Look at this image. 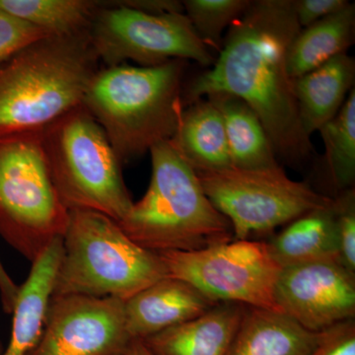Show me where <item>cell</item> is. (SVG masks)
<instances>
[{
	"instance_id": "obj_1",
	"label": "cell",
	"mask_w": 355,
	"mask_h": 355,
	"mask_svg": "<svg viewBox=\"0 0 355 355\" xmlns=\"http://www.w3.org/2000/svg\"><path fill=\"white\" fill-rule=\"evenodd\" d=\"M293 0H254L229 27L218 58L187 90L186 102L225 93L256 112L275 154L291 162L313 151L299 119L287 51L300 31ZM187 105V106H188Z\"/></svg>"
},
{
	"instance_id": "obj_2",
	"label": "cell",
	"mask_w": 355,
	"mask_h": 355,
	"mask_svg": "<svg viewBox=\"0 0 355 355\" xmlns=\"http://www.w3.org/2000/svg\"><path fill=\"white\" fill-rule=\"evenodd\" d=\"M88 31L46 37L2 64L0 139L43 130L83 104L100 69Z\"/></svg>"
},
{
	"instance_id": "obj_3",
	"label": "cell",
	"mask_w": 355,
	"mask_h": 355,
	"mask_svg": "<svg viewBox=\"0 0 355 355\" xmlns=\"http://www.w3.org/2000/svg\"><path fill=\"white\" fill-rule=\"evenodd\" d=\"M184 60L155 67L120 64L99 69L83 105L101 125L121 163L176 135L184 101Z\"/></svg>"
},
{
	"instance_id": "obj_4",
	"label": "cell",
	"mask_w": 355,
	"mask_h": 355,
	"mask_svg": "<svg viewBox=\"0 0 355 355\" xmlns=\"http://www.w3.org/2000/svg\"><path fill=\"white\" fill-rule=\"evenodd\" d=\"M146 195L118 222L137 245L154 253L191 252L233 240L232 227L205 195L197 172L171 139L149 150Z\"/></svg>"
},
{
	"instance_id": "obj_5",
	"label": "cell",
	"mask_w": 355,
	"mask_h": 355,
	"mask_svg": "<svg viewBox=\"0 0 355 355\" xmlns=\"http://www.w3.org/2000/svg\"><path fill=\"white\" fill-rule=\"evenodd\" d=\"M167 275L160 256L133 242L118 222L91 210H69L53 296L125 301Z\"/></svg>"
},
{
	"instance_id": "obj_6",
	"label": "cell",
	"mask_w": 355,
	"mask_h": 355,
	"mask_svg": "<svg viewBox=\"0 0 355 355\" xmlns=\"http://www.w3.org/2000/svg\"><path fill=\"white\" fill-rule=\"evenodd\" d=\"M51 180L69 210L99 212L119 222L133 202L121 161L92 114L79 105L41 130Z\"/></svg>"
},
{
	"instance_id": "obj_7",
	"label": "cell",
	"mask_w": 355,
	"mask_h": 355,
	"mask_svg": "<svg viewBox=\"0 0 355 355\" xmlns=\"http://www.w3.org/2000/svg\"><path fill=\"white\" fill-rule=\"evenodd\" d=\"M41 130L0 139V234L31 261L64 236L69 217L51 180Z\"/></svg>"
},
{
	"instance_id": "obj_8",
	"label": "cell",
	"mask_w": 355,
	"mask_h": 355,
	"mask_svg": "<svg viewBox=\"0 0 355 355\" xmlns=\"http://www.w3.org/2000/svg\"><path fill=\"white\" fill-rule=\"evenodd\" d=\"M196 172L210 202L230 222L234 240L270 232L333 202L309 184L291 179L279 164Z\"/></svg>"
},
{
	"instance_id": "obj_9",
	"label": "cell",
	"mask_w": 355,
	"mask_h": 355,
	"mask_svg": "<svg viewBox=\"0 0 355 355\" xmlns=\"http://www.w3.org/2000/svg\"><path fill=\"white\" fill-rule=\"evenodd\" d=\"M88 34L98 60L106 67L128 60L139 67H155L173 60L211 67L216 60L184 13L155 15L121 1H103Z\"/></svg>"
},
{
	"instance_id": "obj_10",
	"label": "cell",
	"mask_w": 355,
	"mask_h": 355,
	"mask_svg": "<svg viewBox=\"0 0 355 355\" xmlns=\"http://www.w3.org/2000/svg\"><path fill=\"white\" fill-rule=\"evenodd\" d=\"M168 275L189 282L217 303L282 312L275 286L282 266L266 242L231 240L191 252H161Z\"/></svg>"
},
{
	"instance_id": "obj_11",
	"label": "cell",
	"mask_w": 355,
	"mask_h": 355,
	"mask_svg": "<svg viewBox=\"0 0 355 355\" xmlns=\"http://www.w3.org/2000/svg\"><path fill=\"white\" fill-rule=\"evenodd\" d=\"M125 301L53 296L43 334L27 355H125L130 340Z\"/></svg>"
},
{
	"instance_id": "obj_12",
	"label": "cell",
	"mask_w": 355,
	"mask_h": 355,
	"mask_svg": "<svg viewBox=\"0 0 355 355\" xmlns=\"http://www.w3.org/2000/svg\"><path fill=\"white\" fill-rule=\"evenodd\" d=\"M275 300L280 311L312 333L355 316V275L336 260L286 266L280 272Z\"/></svg>"
},
{
	"instance_id": "obj_13",
	"label": "cell",
	"mask_w": 355,
	"mask_h": 355,
	"mask_svg": "<svg viewBox=\"0 0 355 355\" xmlns=\"http://www.w3.org/2000/svg\"><path fill=\"white\" fill-rule=\"evenodd\" d=\"M217 304L189 282L167 275L125 301V328L130 340H142Z\"/></svg>"
},
{
	"instance_id": "obj_14",
	"label": "cell",
	"mask_w": 355,
	"mask_h": 355,
	"mask_svg": "<svg viewBox=\"0 0 355 355\" xmlns=\"http://www.w3.org/2000/svg\"><path fill=\"white\" fill-rule=\"evenodd\" d=\"M247 307L218 303L207 312L141 342L153 355H227Z\"/></svg>"
},
{
	"instance_id": "obj_15",
	"label": "cell",
	"mask_w": 355,
	"mask_h": 355,
	"mask_svg": "<svg viewBox=\"0 0 355 355\" xmlns=\"http://www.w3.org/2000/svg\"><path fill=\"white\" fill-rule=\"evenodd\" d=\"M62 254V237L32 261L27 279L18 289L12 313L10 342L2 355H27L43 334L46 311L53 297L55 277Z\"/></svg>"
},
{
	"instance_id": "obj_16",
	"label": "cell",
	"mask_w": 355,
	"mask_h": 355,
	"mask_svg": "<svg viewBox=\"0 0 355 355\" xmlns=\"http://www.w3.org/2000/svg\"><path fill=\"white\" fill-rule=\"evenodd\" d=\"M354 79L355 62L347 53L293 79L299 119L307 137L335 118L354 89Z\"/></svg>"
},
{
	"instance_id": "obj_17",
	"label": "cell",
	"mask_w": 355,
	"mask_h": 355,
	"mask_svg": "<svg viewBox=\"0 0 355 355\" xmlns=\"http://www.w3.org/2000/svg\"><path fill=\"white\" fill-rule=\"evenodd\" d=\"M318 335L284 313L247 307L227 355H308Z\"/></svg>"
},
{
	"instance_id": "obj_18",
	"label": "cell",
	"mask_w": 355,
	"mask_h": 355,
	"mask_svg": "<svg viewBox=\"0 0 355 355\" xmlns=\"http://www.w3.org/2000/svg\"><path fill=\"white\" fill-rule=\"evenodd\" d=\"M171 140L195 171L232 166L223 119L209 98L184 108L176 135Z\"/></svg>"
},
{
	"instance_id": "obj_19",
	"label": "cell",
	"mask_w": 355,
	"mask_h": 355,
	"mask_svg": "<svg viewBox=\"0 0 355 355\" xmlns=\"http://www.w3.org/2000/svg\"><path fill=\"white\" fill-rule=\"evenodd\" d=\"M266 245L282 268L310 261H340L334 198L331 205L289 222Z\"/></svg>"
},
{
	"instance_id": "obj_20",
	"label": "cell",
	"mask_w": 355,
	"mask_h": 355,
	"mask_svg": "<svg viewBox=\"0 0 355 355\" xmlns=\"http://www.w3.org/2000/svg\"><path fill=\"white\" fill-rule=\"evenodd\" d=\"M205 98H209L221 113L232 166L258 169L279 165L263 123L246 102L225 93Z\"/></svg>"
},
{
	"instance_id": "obj_21",
	"label": "cell",
	"mask_w": 355,
	"mask_h": 355,
	"mask_svg": "<svg viewBox=\"0 0 355 355\" xmlns=\"http://www.w3.org/2000/svg\"><path fill=\"white\" fill-rule=\"evenodd\" d=\"M355 6L302 28L287 51V69L292 79L312 71L336 55L347 53L354 40Z\"/></svg>"
},
{
	"instance_id": "obj_22",
	"label": "cell",
	"mask_w": 355,
	"mask_h": 355,
	"mask_svg": "<svg viewBox=\"0 0 355 355\" xmlns=\"http://www.w3.org/2000/svg\"><path fill=\"white\" fill-rule=\"evenodd\" d=\"M102 6L96 0H0V9L50 37L88 31Z\"/></svg>"
},
{
	"instance_id": "obj_23",
	"label": "cell",
	"mask_w": 355,
	"mask_h": 355,
	"mask_svg": "<svg viewBox=\"0 0 355 355\" xmlns=\"http://www.w3.org/2000/svg\"><path fill=\"white\" fill-rule=\"evenodd\" d=\"M350 91L347 101L335 118L320 128L326 149V163L331 183L336 190L354 189L355 181V92Z\"/></svg>"
},
{
	"instance_id": "obj_24",
	"label": "cell",
	"mask_w": 355,
	"mask_h": 355,
	"mask_svg": "<svg viewBox=\"0 0 355 355\" xmlns=\"http://www.w3.org/2000/svg\"><path fill=\"white\" fill-rule=\"evenodd\" d=\"M184 12L203 43L220 51L224 30L247 10L251 0H186Z\"/></svg>"
},
{
	"instance_id": "obj_25",
	"label": "cell",
	"mask_w": 355,
	"mask_h": 355,
	"mask_svg": "<svg viewBox=\"0 0 355 355\" xmlns=\"http://www.w3.org/2000/svg\"><path fill=\"white\" fill-rule=\"evenodd\" d=\"M338 260L355 275V193L354 188L343 191L334 200Z\"/></svg>"
},
{
	"instance_id": "obj_26",
	"label": "cell",
	"mask_w": 355,
	"mask_h": 355,
	"mask_svg": "<svg viewBox=\"0 0 355 355\" xmlns=\"http://www.w3.org/2000/svg\"><path fill=\"white\" fill-rule=\"evenodd\" d=\"M46 33L0 9V64L26 46L46 38Z\"/></svg>"
},
{
	"instance_id": "obj_27",
	"label": "cell",
	"mask_w": 355,
	"mask_h": 355,
	"mask_svg": "<svg viewBox=\"0 0 355 355\" xmlns=\"http://www.w3.org/2000/svg\"><path fill=\"white\" fill-rule=\"evenodd\" d=\"M308 355H355V322L347 320L320 331Z\"/></svg>"
},
{
	"instance_id": "obj_28",
	"label": "cell",
	"mask_w": 355,
	"mask_h": 355,
	"mask_svg": "<svg viewBox=\"0 0 355 355\" xmlns=\"http://www.w3.org/2000/svg\"><path fill=\"white\" fill-rule=\"evenodd\" d=\"M296 19L301 29L338 13L350 3L347 0H293Z\"/></svg>"
},
{
	"instance_id": "obj_29",
	"label": "cell",
	"mask_w": 355,
	"mask_h": 355,
	"mask_svg": "<svg viewBox=\"0 0 355 355\" xmlns=\"http://www.w3.org/2000/svg\"><path fill=\"white\" fill-rule=\"evenodd\" d=\"M123 6L132 7L144 12L155 14L184 13L183 2L177 0H127L121 1Z\"/></svg>"
},
{
	"instance_id": "obj_30",
	"label": "cell",
	"mask_w": 355,
	"mask_h": 355,
	"mask_svg": "<svg viewBox=\"0 0 355 355\" xmlns=\"http://www.w3.org/2000/svg\"><path fill=\"white\" fill-rule=\"evenodd\" d=\"M18 289L19 286H16L0 261V297H1L2 307L6 313H10V314L12 313Z\"/></svg>"
},
{
	"instance_id": "obj_31",
	"label": "cell",
	"mask_w": 355,
	"mask_h": 355,
	"mask_svg": "<svg viewBox=\"0 0 355 355\" xmlns=\"http://www.w3.org/2000/svg\"><path fill=\"white\" fill-rule=\"evenodd\" d=\"M125 355H153L144 343L139 340H132Z\"/></svg>"
},
{
	"instance_id": "obj_32",
	"label": "cell",
	"mask_w": 355,
	"mask_h": 355,
	"mask_svg": "<svg viewBox=\"0 0 355 355\" xmlns=\"http://www.w3.org/2000/svg\"><path fill=\"white\" fill-rule=\"evenodd\" d=\"M0 355H2L1 349H0Z\"/></svg>"
}]
</instances>
